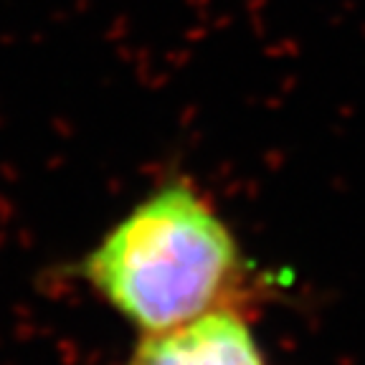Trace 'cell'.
<instances>
[{
    "label": "cell",
    "mask_w": 365,
    "mask_h": 365,
    "mask_svg": "<svg viewBox=\"0 0 365 365\" xmlns=\"http://www.w3.org/2000/svg\"><path fill=\"white\" fill-rule=\"evenodd\" d=\"M84 274L117 312L158 333L223 307L244 259L216 208L178 180L132 208L87 256Z\"/></svg>",
    "instance_id": "obj_1"
},
{
    "label": "cell",
    "mask_w": 365,
    "mask_h": 365,
    "mask_svg": "<svg viewBox=\"0 0 365 365\" xmlns=\"http://www.w3.org/2000/svg\"><path fill=\"white\" fill-rule=\"evenodd\" d=\"M130 365H264L249 322L231 307L208 309L175 328L147 333Z\"/></svg>",
    "instance_id": "obj_2"
}]
</instances>
